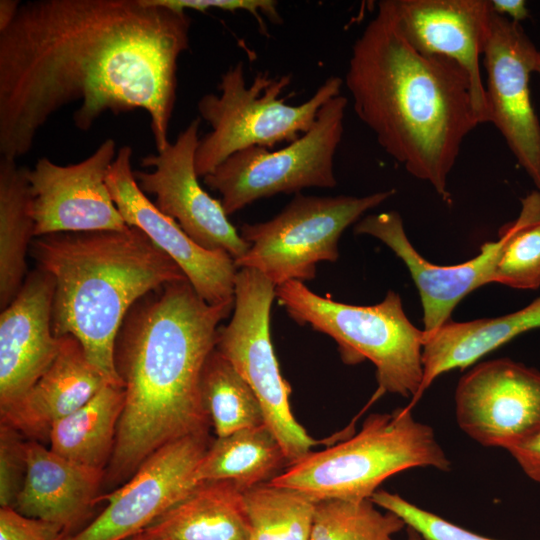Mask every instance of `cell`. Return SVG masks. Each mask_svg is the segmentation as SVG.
<instances>
[{
	"instance_id": "obj_1",
	"label": "cell",
	"mask_w": 540,
	"mask_h": 540,
	"mask_svg": "<svg viewBox=\"0 0 540 540\" xmlns=\"http://www.w3.org/2000/svg\"><path fill=\"white\" fill-rule=\"evenodd\" d=\"M186 12L150 0H34L0 32V153H28L63 106L88 131L107 111L144 110L156 151L170 142Z\"/></svg>"
},
{
	"instance_id": "obj_2",
	"label": "cell",
	"mask_w": 540,
	"mask_h": 540,
	"mask_svg": "<svg viewBox=\"0 0 540 540\" xmlns=\"http://www.w3.org/2000/svg\"><path fill=\"white\" fill-rule=\"evenodd\" d=\"M233 308L207 303L182 280L146 294L129 310L114 347L125 400L109 479L134 474L170 442L208 433L201 376L216 348L218 325Z\"/></svg>"
},
{
	"instance_id": "obj_3",
	"label": "cell",
	"mask_w": 540,
	"mask_h": 540,
	"mask_svg": "<svg viewBox=\"0 0 540 540\" xmlns=\"http://www.w3.org/2000/svg\"><path fill=\"white\" fill-rule=\"evenodd\" d=\"M344 83L382 149L448 201L462 143L481 124L467 72L417 51L383 0L352 46Z\"/></svg>"
},
{
	"instance_id": "obj_4",
	"label": "cell",
	"mask_w": 540,
	"mask_h": 540,
	"mask_svg": "<svg viewBox=\"0 0 540 540\" xmlns=\"http://www.w3.org/2000/svg\"><path fill=\"white\" fill-rule=\"evenodd\" d=\"M31 256L55 281L54 335L75 337L107 382L123 387L114 363L122 322L146 294L188 280L182 269L134 227L37 237Z\"/></svg>"
},
{
	"instance_id": "obj_5",
	"label": "cell",
	"mask_w": 540,
	"mask_h": 540,
	"mask_svg": "<svg viewBox=\"0 0 540 540\" xmlns=\"http://www.w3.org/2000/svg\"><path fill=\"white\" fill-rule=\"evenodd\" d=\"M417 467L447 472L451 461L433 429L417 421L406 406L371 414L356 435L310 451L268 483L297 490L315 503L363 501L392 475Z\"/></svg>"
},
{
	"instance_id": "obj_6",
	"label": "cell",
	"mask_w": 540,
	"mask_h": 540,
	"mask_svg": "<svg viewBox=\"0 0 540 540\" xmlns=\"http://www.w3.org/2000/svg\"><path fill=\"white\" fill-rule=\"evenodd\" d=\"M275 297L299 325H310L333 338L344 363L371 361L378 382L376 398L398 394L411 399L409 409L416 405L423 379L424 331L408 319L398 293L388 291L375 305H351L322 297L292 280L277 286Z\"/></svg>"
},
{
	"instance_id": "obj_7",
	"label": "cell",
	"mask_w": 540,
	"mask_h": 540,
	"mask_svg": "<svg viewBox=\"0 0 540 540\" xmlns=\"http://www.w3.org/2000/svg\"><path fill=\"white\" fill-rule=\"evenodd\" d=\"M291 79L290 75L272 76L261 71L248 85L242 61L221 75L219 94H205L197 103L200 118L211 127L196 150L198 177L210 174L245 148L273 149L280 143L294 142L313 126L321 107L341 94L344 83L340 77L330 76L307 101L288 105L280 95Z\"/></svg>"
},
{
	"instance_id": "obj_8",
	"label": "cell",
	"mask_w": 540,
	"mask_h": 540,
	"mask_svg": "<svg viewBox=\"0 0 540 540\" xmlns=\"http://www.w3.org/2000/svg\"><path fill=\"white\" fill-rule=\"evenodd\" d=\"M395 193V189L361 197L297 193L274 218L242 225L240 235L250 247L235 265L259 271L276 287L311 280L319 262L338 259V241L345 229Z\"/></svg>"
},
{
	"instance_id": "obj_9",
	"label": "cell",
	"mask_w": 540,
	"mask_h": 540,
	"mask_svg": "<svg viewBox=\"0 0 540 540\" xmlns=\"http://www.w3.org/2000/svg\"><path fill=\"white\" fill-rule=\"evenodd\" d=\"M348 99L338 95L326 102L313 126L294 142L273 150L252 146L240 150L213 172L204 183L221 196L227 215L279 193H299L309 187L337 185L334 158L344 132Z\"/></svg>"
},
{
	"instance_id": "obj_10",
	"label": "cell",
	"mask_w": 540,
	"mask_h": 540,
	"mask_svg": "<svg viewBox=\"0 0 540 540\" xmlns=\"http://www.w3.org/2000/svg\"><path fill=\"white\" fill-rule=\"evenodd\" d=\"M234 284L233 315L229 324L218 329L216 349L255 393L265 424L291 464L307 455L317 442L291 411V387L282 377L274 353L270 311L276 286L252 268H239Z\"/></svg>"
},
{
	"instance_id": "obj_11",
	"label": "cell",
	"mask_w": 540,
	"mask_h": 540,
	"mask_svg": "<svg viewBox=\"0 0 540 540\" xmlns=\"http://www.w3.org/2000/svg\"><path fill=\"white\" fill-rule=\"evenodd\" d=\"M208 447V433L164 445L122 487L98 496L96 503L108 502L105 509L64 540H126L137 535L199 485L196 469Z\"/></svg>"
},
{
	"instance_id": "obj_12",
	"label": "cell",
	"mask_w": 540,
	"mask_h": 540,
	"mask_svg": "<svg viewBox=\"0 0 540 540\" xmlns=\"http://www.w3.org/2000/svg\"><path fill=\"white\" fill-rule=\"evenodd\" d=\"M200 122V117L193 119L173 143L143 157L141 165L153 170L134 171V176L145 194L155 196V206L196 244L209 251H224L235 261L250 245L231 224L221 202L198 181L195 154Z\"/></svg>"
},
{
	"instance_id": "obj_13",
	"label": "cell",
	"mask_w": 540,
	"mask_h": 540,
	"mask_svg": "<svg viewBox=\"0 0 540 540\" xmlns=\"http://www.w3.org/2000/svg\"><path fill=\"white\" fill-rule=\"evenodd\" d=\"M116 155L115 141L107 138L78 163L63 166L42 157L27 169L35 238L130 228L106 185Z\"/></svg>"
},
{
	"instance_id": "obj_14",
	"label": "cell",
	"mask_w": 540,
	"mask_h": 540,
	"mask_svg": "<svg viewBox=\"0 0 540 540\" xmlns=\"http://www.w3.org/2000/svg\"><path fill=\"white\" fill-rule=\"evenodd\" d=\"M454 399L458 426L484 447L508 450L540 428V371L512 359L472 367Z\"/></svg>"
},
{
	"instance_id": "obj_15",
	"label": "cell",
	"mask_w": 540,
	"mask_h": 540,
	"mask_svg": "<svg viewBox=\"0 0 540 540\" xmlns=\"http://www.w3.org/2000/svg\"><path fill=\"white\" fill-rule=\"evenodd\" d=\"M538 52L520 23L493 12L483 53L488 123L499 130L518 164L540 190V122L529 88Z\"/></svg>"
},
{
	"instance_id": "obj_16",
	"label": "cell",
	"mask_w": 540,
	"mask_h": 540,
	"mask_svg": "<svg viewBox=\"0 0 540 540\" xmlns=\"http://www.w3.org/2000/svg\"><path fill=\"white\" fill-rule=\"evenodd\" d=\"M133 150L122 146L109 169L106 185L129 227L142 231L182 269L198 295L211 305L234 304V259L224 251L196 244L172 218L140 189L132 170Z\"/></svg>"
},
{
	"instance_id": "obj_17",
	"label": "cell",
	"mask_w": 540,
	"mask_h": 540,
	"mask_svg": "<svg viewBox=\"0 0 540 540\" xmlns=\"http://www.w3.org/2000/svg\"><path fill=\"white\" fill-rule=\"evenodd\" d=\"M400 31L420 53L458 63L468 74L480 123H488L480 58L491 32L490 0H384Z\"/></svg>"
},
{
	"instance_id": "obj_18",
	"label": "cell",
	"mask_w": 540,
	"mask_h": 540,
	"mask_svg": "<svg viewBox=\"0 0 540 540\" xmlns=\"http://www.w3.org/2000/svg\"><path fill=\"white\" fill-rule=\"evenodd\" d=\"M55 281L37 267L0 315V411L19 402L55 359L61 337L52 330Z\"/></svg>"
},
{
	"instance_id": "obj_19",
	"label": "cell",
	"mask_w": 540,
	"mask_h": 540,
	"mask_svg": "<svg viewBox=\"0 0 540 540\" xmlns=\"http://www.w3.org/2000/svg\"><path fill=\"white\" fill-rule=\"evenodd\" d=\"M356 234L371 235L385 243L408 268L423 309V331L432 332L451 320L457 304L475 289L493 283L494 268L503 245H482L474 258L455 265H437L423 258L409 241L401 215L396 211L370 214L358 221Z\"/></svg>"
},
{
	"instance_id": "obj_20",
	"label": "cell",
	"mask_w": 540,
	"mask_h": 540,
	"mask_svg": "<svg viewBox=\"0 0 540 540\" xmlns=\"http://www.w3.org/2000/svg\"><path fill=\"white\" fill-rule=\"evenodd\" d=\"M109 384L90 363L81 343L61 336L53 362L29 392L1 410V422L35 439H49L53 425L86 404Z\"/></svg>"
},
{
	"instance_id": "obj_21",
	"label": "cell",
	"mask_w": 540,
	"mask_h": 540,
	"mask_svg": "<svg viewBox=\"0 0 540 540\" xmlns=\"http://www.w3.org/2000/svg\"><path fill=\"white\" fill-rule=\"evenodd\" d=\"M26 474L14 509L67 532L96 503L103 470L73 463L38 441L25 442Z\"/></svg>"
},
{
	"instance_id": "obj_22",
	"label": "cell",
	"mask_w": 540,
	"mask_h": 540,
	"mask_svg": "<svg viewBox=\"0 0 540 540\" xmlns=\"http://www.w3.org/2000/svg\"><path fill=\"white\" fill-rule=\"evenodd\" d=\"M540 327V296L515 312L467 322L452 319L425 333L423 379L417 402L434 380L453 369H464L515 337Z\"/></svg>"
},
{
	"instance_id": "obj_23",
	"label": "cell",
	"mask_w": 540,
	"mask_h": 540,
	"mask_svg": "<svg viewBox=\"0 0 540 540\" xmlns=\"http://www.w3.org/2000/svg\"><path fill=\"white\" fill-rule=\"evenodd\" d=\"M244 489L205 481L138 533L141 540H249Z\"/></svg>"
},
{
	"instance_id": "obj_24",
	"label": "cell",
	"mask_w": 540,
	"mask_h": 540,
	"mask_svg": "<svg viewBox=\"0 0 540 540\" xmlns=\"http://www.w3.org/2000/svg\"><path fill=\"white\" fill-rule=\"evenodd\" d=\"M124 400V387L106 384L86 404L53 425L50 449L78 465L103 470L113 454Z\"/></svg>"
},
{
	"instance_id": "obj_25",
	"label": "cell",
	"mask_w": 540,
	"mask_h": 540,
	"mask_svg": "<svg viewBox=\"0 0 540 540\" xmlns=\"http://www.w3.org/2000/svg\"><path fill=\"white\" fill-rule=\"evenodd\" d=\"M35 223L27 169L15 159H0V308L17 296L27 277L26 254Z\"/></svg>"
},
{
	"instance_id": "obj_26",
	"label": "cell",
	"mask_w": 540,
	"mask_h": 540,
	"mask_svg": "<svg viewBox=\"0 0 540 540\" xmlns=\"http://www.w3.org/2000/svg\"><path fill=\"white\" fill-rule=\"evenodd\" d=\"M286 462L280 443L263 423L218 437L202 457L195 476L199 484L228 480L246 490L271 480Z\"/></svg>"
},
{
	"instance_id": "obj_27",
	"label": "cell",
	"mask_w": 540,
	"mask_h": 540,
	"mask_svg": "<svg viewBox=\"0 0 540 540\" xmlns=\"http://www.w3.org/2000/svg\"><path fill=\"white\" fill-rule=\"evenodd\" d=\"M201 394L218 437L265 423L255 393L216 348L203 368Z\"/></svg>"
},
{
	"instance_id": "obj_28",
	"label": "cell",
	"mask_w": 540,
	"mask_h": 540,
	"mask_svg": "<svg viewBox=\"0 0 540 540\" xmlns=\"http://www.w3.org/2000/svg\"><path fill=\"white\" fill-rule=\"evenodd\" d=\"M243 496L249 540H310L317 503L303 493L265 482Z\"/></svg>"
},
{
	"instance_id": "obj_29",
	"label": "cell",
	"mask_w": 540,
	"mask_h": 540,
	"mask_svg": "<svg viewBox=\"0 0 540 540\" xmlns=\"http://www.w3.org/2000/svg\"><path fill=\"white\" fill-rule=\"evenodd\" d=\"M503 245L493 283L516 289L540 287V190L521 199L518 217L500 229Z\"/></svg>"
},
{
	"instance_id": "obj_30",
	"label": "cell",
	"mask_w": 540,
	"mask_h": 540,
	"mask_svg": "<svg viewBox=\"0 0 540 540\" xmlns=\"http://www.w3.org/2000/svg\"><path fill=\"white\" fill-rule=\"evenodd\" d=\"M384 511L370 499L319 502L310 540H394L406 525L396 514Z\"/></svg>"
},
{
	"instance_id": "obj_31",
	"label": "cell",
	"mask_w": 540,
	"mask_h": 540,
	"mask_svg": "<svg viewBox=\"0 0 540 540\" xmlns=\"http://www.w3.org/2000/svg\"><path fill=\"white\" fill-rule=\"evenodd\" d=\"M370 500L400 517L406 527L417 532L423 540H497L454 524L395 493L377 490Z\"/></svg>"
},
{
	"instance_id": "obj_32",
	"label": "cell",
	"mask_w": 540,
	"mask_h": 540,
	"mask_svg": "<svg viewBox=\"0 0 540 540\" xmlns=\"http://www.w3.org/2000/svg\"><path fill=\"white\" fill-rule=\"evenodd\" d=\"M26 474L25 442L20 433L1 422L0 428V504L14 508Z\"/></svg>"
},
{
	"instance_id": "obj_33",
	"label": "cell",
	"mask_w": 540,
	"mask_h": 540,
	"mask_svg": "<svg viewBox=\"0 0 540 540\" xmlns=\"http://www.w3.org/2000/svg\"><path fill=\"white\" fill-rule=\"evenodd\" d=\"M153 4L164 6L173 10L186 12L196 10L205 12L210 9H220L230 12L244 10L256 19L262 34L267 35V28L263 16L272 23H282L278 11V3L273 0H150Z\"/></svg>"
},
{
	"instance_id": "obj_34",
	"label": "cell",
	"mask_w": 540,
	"mask_h": 540,
	"mask_svg": "<svg viewBox=\"0 0 540 540\" xmlns=\"http://www.w3.org/2000/svg\"><path fill=\"white\" fill-rule=\"evenodd\" d=\"M66 534L56 523L27 517L11 507L0 509V540H64Z\"/></svg>"
},
{
	"instance_id": "obj_35",
	"label": "cell",
	"mask_w": 540,
	"mask_h": 540,
	"mask_svg": "<svg viewBox=\"0 0 540 540\" xmlns=\"http://www.w3.org/2000/svg\"><path fill=\"white\" fill-rule=\"evenodd\" d=\"M507 451L524 474L540 484V428Z\"/></svg>"
},
{
	"instance_id": "obj_36",
	"label": "cell",
	"mask_w": 540,
	"mask_h": 540,
	"mask_svg": "<svg viewBox=\"0 0 540 540\" xmlns=\"http://www.w3.org/2000/svg\"><path fill=\"white\" fill-rule=\"evenodd\" d=\"M492 11L514 22H522L529 18L527 2L524 0H490Z\"/></svg>"
},
{
	"instance_id": "obj_37",
	"label": "cell",
	"mask_w": 540,
	"mask_h": 540,
	"mask_svg": "<svg viewBox=\"0 0 540 540\" xmlns=\"http://www.w3.org/2000/svg\"><path fill=\"white\" fill-rule=\"evenodd\" d=\"M21 3L18 0L0 1V32L6 30L17 16Z\"/></svg>"
},
{
	"instance_id": "obj_38",
	"label": "cell",
	"mask_w": 540,
	"mask_h": 540,
	"mask_svg": "<svg viewBox=\"0 0 540 540\" xmlns=\"http://www.w3.org/2000/svg\"><path fill=\"white\" fill-rule=\"evenodd\" d=\"M407 530H408V533H409L408 540H423L421 538V536L417 532H415L414 530H412L410 528H407Z\"/></svg>"
},
{
	"instance_id": "obj_39",
	"label": "cell",
	"mask_w": 540,
	"mask_h": 540,
	"mask_svg": "<svg viewBox=\"0 0 540 540\" xmlns=\"http://www.w3.org/2000/svg\"><path fill=\"white\" fill-rule=\"evenodd\" d=\"M537 73L540 78V51L537 54L536 64H535V72Z\"/></svg>"
},
{
	"instance_id": "obj_40",
	"label": "cell",
	"mask_w": 540,
	"mask_h": 540,
	"mask_svg": "<svg viewBox=\"0 0 540 540\" xmlns=\"http://www.w3.org/2000/svg\"><path fill=\"white\" fill-rule=\"evenodd\" d=\"M126 540H141V539H140V537H139L138 534H137V535L132 536V537L126 539Z\"/></svg>"
}]
</instances>
